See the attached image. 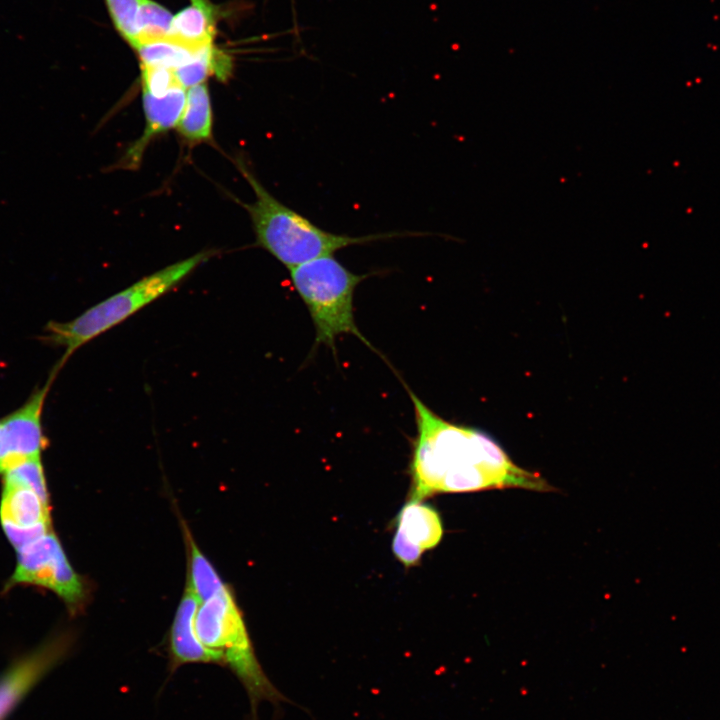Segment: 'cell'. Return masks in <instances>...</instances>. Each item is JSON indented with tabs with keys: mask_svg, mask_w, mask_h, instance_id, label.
<instances>
[{
	"mask_svg": "<svg viewBox=\"0 0 720 720\" xmlns=\"http://www.w3.org/2000/svg\"><path fill=\"white\" fill-rule=\"evenodd\" d=\"M406 389L416 424L410 463L411 499L500 487L550 489L537 474L514 464L488 435L445 420Z\"/></svg>",
	"mask_w": 720,
	"mask_h": 720,
	"instance_id": "6da1fadb",
	"label": "cell"
},
{
	"mask_svg": "<svg viewBox=\"0 0 720 720\" xmlns=\"http://www.w3.org/2000/svg\"><path fill=\"white\" fill-rule=\"evenodd\" d=\"M239 168L250 184L255 199L246 204L256 243L288 269L354 245L384 239L417 236L418 233H380L363 236L336 234L324 230L304 215L275 198L243 164Z\"/></svg>",
	"mask_w": 720,
	"mask_h": 720,
	"instance_id": "7a4b0ae2",
	"label": "cell"
},
{
	"mask_svg": "<svg viewBox=\"0 0 720 720\" xmlns=\"http://www.w3.org/2000/svg\"><path fill=\"white\" fill-rule=\"evenodd\" d=\"M209 256V252H200L166 266L92 306L72 320L48 321L40 340L44 344L64 350L51 371L58 375L77 349L173 289Z\"/></svg>",
	"mask_w": 720,
	"mask_h": 720,
	"instance_id": "3957f363",
	"label": "cell"
},
{
	"mask_svg": "<svg viewBox=\"0 0 720 720\" xmlns=\"http://www.w3.org/2000/svg\"><path fill=\"white\" fill-rule=\"evenodd\" d=\"M289 273L315 327V346L325 345L335 353L336 339L352 334L373 349L355 323L353 304L356 287L368 274L350 271L333 255L300 264Z\"/></svg>",
	"mask_w": 720,
	"mask_h": 720,
	"instance_id": "277c9868",
	"label": "cell"
},
{
	"mask_svg": "<svg viewBox=\"0 0 720 720\" xmlns=\"http://www.w3.org/2000/svg\"><path fill=\"white\" fill-rule=\"evenodd\" d=\"M195 628L202 644L219 656L221 664L228 666L245 688L254 717L261 701L286 700L261 668L243 617L227 586L200 603Z\"/></svg>",
	"mask_w": 720,
	"mask_h": 720,
	"instance_id": "5b68a950",
	"label": "cell"
},
{
	"mask_svg": "<svg viewBox=\"0 0 720 720\" xmlns=\"http://www.w3.org/2000/svg\"><path fill=\"white\" fill-rule=\"evenodd\" d=\"M56 375L37 386L16 409L0 418V475L18 463L41 457L48 446L43 426L46 398Z\"/></svg>",
	"mask_w": 720,
	"mask_h": 720,
	"instance_id": "8992f818",
	"label": "cell"
},
{
	"mask_svg": "<svg viewBox=\"0 0 720 720\" xmlns=\"http://www.w3.org/2000/svg\"><path fill=\"white\" fill-rule=\"evenodd\" d=\"M72 638L55 635L0 675V720H5L28 692L67 654Z\"/></svg>",
	"mask_w": 720,
	"mask_h": 720,
	"instance_id": "52a82bcc",
	"label": "cell"
},
{
	"mask_svg": "<svg viewBox=\"0 0 720 720\" xmlns=\"http://www.w3.org/2000/svg\"><path fill=\"white\" fill-rule=\"evenodd\" d=\"M443 525L438 512L421 500L410 499L396 518L392 550L406 567L416 565L424 552L439 544Z\"/></svg>",
	"mask_w": 720,
	"mask_h": 720,
	"instance_id": "ba28073f",
	"label": "cell"
},
{
	"mask_svg": "<svg viewBox=\"0 0 720 720\" xmlns=\"http://www.w3.org/2000/svg\"><path fill=\"white\" fill-rule=\"evenodd\" d=\"M199 605V599L187 584L170 629L171 672L189 663L221 664L219 656L206 648L197 635L195 618Z\"/></svg>",
	"mask_w": 720,
	"mask_h": 720,
	"instance_id": "9c48e42d",
	"label": "cell"
},
{
	"mask_svg": "<svg viewBox=\"0 0 720 720\" xmlns=\"http://www.w3.org/2000/svg\"><path fill=\"white\" fill-rule=\"evenodd\" d=\"M217 19L218 9L209 0H191L173 16L167 42L200 53L213 45Z\"/></svg>",
	"mask_w": 720,
	"mask_h": 720,
	"instance_id": "30bf717a",
	"label": "cell"
},
{
	"mask_svg": "<svg viewBox=\"0 0 720 720\" xmlns=\"http://www.w3.org/2000/svg\"><path fill=\"white\" fill-rule=\"evenodd\" d=\"M186 99L185 89H174L165 95L154 96L142 90L145 129L141 137L129 149L126 162L135 166L151 139L171 128H175L181 116Z\"/></svg>",
	"mask_w": 720,
	"mask_h": 720,
	"instance_id": "8fae6325",
	"label": "cell"
},
{
	"mask_svg": "<svg viewBox=\"0 0 720 720\" xmlns=\"http://www.w3.org/2000/svg\"><path fill=\"white\" fill-rule=\"evenodd\" d=\"M0 519L21 527L51 524L50 505L32 489L3 481Z\"/></svg>",
	"mask_w": 720,
	"mask_h": 720,
	"instance_id": "7c38bea8",
	"label": "cell"
},
{
	"mask_svg": "<svg viewBox=\"0 0 720 720\" xmlns=\"http://www.w3.org/2000/svg\"><path fill=\"white\" fill-rule=\"evenodd\" d=\"M189 142H202L212 134V108L205 82L186 90L185 104L175 127Z\"/></svg>",
	"mask_w": 720,
	"mask_h": 720,
	"instance_id": "4fadbf2b",
	"label": "cell"
},
{
	"mask_svg": "<svg viewBox=\"0 0 720 720\" xmlns=\"http://www.w3.org/2000/svg\"><path fill=\"white\" fill-rule=\"evenodd\" d=\"M183 530L189 556L187 584L191 587L200 603H202L218 594L226 585L210 561L198 548L185 524L183 525Z\"/></svg>",
	"mask_w": 720,
	"mask_h": 720,
	"instance_id": "5bb4252c",
	"label": "cell"
},
{
	"mask_svg": "<svg viewBox=\"0 0 720 720\" xmlns=\"http://www.w3.org/2000/svg\"><path fill=\"white\" fill-rule=\"evenodd\" d=\"M173 16L154 0H141L137 19V45L167 41Z\"/></svg>",
	"mask_w": 720,
	"mask_h": 720,
	"instance_id": "9a60e30c",
	"label": "cell"
},
{
	"mask_svg": "<svg viewBox=\"0 0 720 720\" xmlns=\"http://www.w3.org/2000/svg\"><path fill=\"white\" fill-rule=\"evenodd\" d=\"M135 50L141 65L165 66L172 69L197 58L204 51L193 53L167 41L144 44Z\"/></svg>",
	"mask_w": 720,
	"mask_h": 720,
	"instance_id": "2e32d148",
	"label": "cell"
},
{
	"mask_svg": "<svg viewBox=\"0 0 720 720\" xmlns=\"http://www.w3.org/2000/svg\"><path fill=\"white\" fill-rule=\"evenodd\" d=\"M105 3L115 29L135 49L141 0H105Z\"/></svg>",
	"mask_w": 720,
	"mask_h": 720,
	"instance_id": "e0dca14e",
	"label": "cell"
},
{
	"mask_svg": "<svg viewBox=\"0 0 720 720\" xmlns=\"http://www.w3.org/2000/svg\"><path fill=\"white\" fill-rule=\"evenodd\" d=\"M3 481L21 484L32 489L46 504L50 505L41 457L28 459L11 467L3 474Z\"/></svg>",
	"mask_w": 720,
	"mask_h": 720,
	"instance_id": "ac0fdd59",
	"label": "cell"
},
{
	"mask_svg": "<svg viewBox=\"0 0 720 720\" xmlns=\"http://www.w3.org/2000/svg\"><path fill=\"white\" fill-rule=\"evenodd\" d=\"M142 90L154 96H162L174 89H184L179 84L174 69L165 66L141 65Z\"/></svg>",
	"mask_w": 720,
	"mask_h": 720,
	"instance_id": "d6986e66",
	"label": "cell"
},
{
	"mask_svg": "<svg viewBox=\"0 0 720 720\" xmlns=\"http://www.w3.org/2000/svg\"><path fill=\"white\" fill-rule=\"evenodd\" d=\"M2 528L9 542L16 551L35 542L52 531L51 524H40L33 527H21L9 522H1Z\"/></svg>",
	"mask_w": 720,
	"mask_h": 720,
	"instance_id": "ffe728a7",
	"label": "cell"
}]
</instances>
